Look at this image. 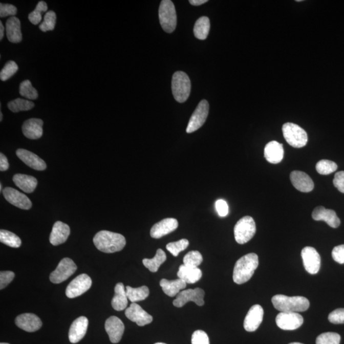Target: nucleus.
<instances>
[{
  "instance_id": "1",
  "label": "nucleus",
  "mask_w": 344,
  "mask_h": 344,
  "mask_svg": "<svg viewBox=\"0 0 344 344\" xmlns=\"http://www.w3.org/2000/svg\"><path fill=\"white\" fill-rule=\"evenodd\" d=\"M93 242L99 251L105 253L121 251L126 244V239L121 234L106 230L96 233Z\"/></svg>"
},
{
  "instance_id": "2",
  "label": "nucleus",
  "mask_w": 344,
  "mask_h": 344,
  "mask_svg": "<svg viewBox=\"0 0 344 344\" xmlns=\"http://www.w3.org/2000/svg\"><path fill=\"white\" fill-rule=\"evenodd\" d=\"M259 265L256 254L249 253L240 258L234 265L233 274L234 283L242 285L251 280Z\"/></svg>"
},
{
  "instance_id": "3",
  "label": "nucleus",
  "mask_w": 344,
  "mask_h": 344,
  "mask_svg": "<svg viewBox=\"0 0 344 344\" xmlns=\"http://www.w3.org/2000/svg\"><path fill=\"white\" fill-rule=\"evenodd\" d=\"M273 307L281 312H301L309 308V299L304 296H288L277 294L272 298Z\"/></svg>"
},
{
  "instance_id": "4",
  "label": "nucleus",
  "mask_w": 344,
  "mask_h": 344,
  "mask_svg": "<svg viewBox=\"0 0 344 344\" xmlns=\"http://www.w3.org/2000/svg\"><path fill=\"white\" fill-rule=\"evenodd\" d=\"M191 89V80L186 73L182 71L175 73L171 81V90L175 100L179 103L185 102L189 98Z\"/></svg>"
},
{
  "instance_id": "5",
  "label": "nucleus",
  "mask_w": 344,
  "mask_h": 344,
  "mask_svg": "<svg viewBox=\"0 0 344 344\" xmlns=\"http://www.w3.org/2000/svg\"><path fill=\"white\" fill-rule=\"evenodd\" d=\"M159 19L163 30L171 33L176 30L177 13L174 3L170 0H163L159 8Z\"/></svg>"
},
{
  "instance_id": "6",
  "label": "nucleus",
  "mask_w": 344,
  "mask_h": 344,
  "mask_svg": "<svg viewBox=\"0 0 344 344\" xmlns=\"http://www.w3.org/2000/svg\"><path fill=\"white\" fill-rule=\"evenodd\" d=\"M283 133L286 142L292 147H303L308 141L307 132L298 125L292 122H287L283 125Z\"/></svg>"
},
{
  "instance_id": "7",
  "label": "nucleus",
  "mask_w": 344,
  "mask_h": 344,
  "mask_svg": "<svg viewBox=\"0 0 344 344\" xmlns=\"http://www.w3.org/2000/svg\"><path fill=\"white\" fill-rule=\"evenodd\" d=\"M256 223L253 218L251 216H245L234 226V239L239 244H246L251 241L256 233Z\"/></svg>"
},
{
  "instance_id": "8",
  "label": "nucleus",
  "mask_w": 344,
  "mask_h": 344,
  "mask_svg": "<svg viewBox=\"0 0 344 344\" xmlns=\"http://www.w3.org/2000/svg\"><path fill=\"white\" fill-rule=\"evenodd\" d=\"M77 267L70 258L65 257L61 260L56 270L50 275V281L54 284L64 282L76 272Z\"/></svg>"
},
{
  "instance_id": "9",
  "label": "nucleus",
  "mask_w": 344,
  "mask_h": 344,
  "mask_svg": "<svg viewBox=\"0 0 344 344\" xmlns=\"http://www.w3.org/2000/svg\"><path fill=\"white\" fill-rule=\"evenodd\" d=\"M208 111H209V105L208 101L202 100L198 105L189 119L186 128L187 134H191L197 131L204 124L208 117Z\"/></svg>"
},
{
  "instance_id": "10",
  "label": "nucleus",
  "mask_w": 344,
  "mask_h": 344,
  "mask_svg": "<svg viewBox=\"0 0 344 344\" xmlns=\"http://www.w3.org/2000/svg\"><path fill=\"white\" fill-rule=\"evenodd\" d=\"M205 292L202 289H189L180 292L177 294L176 299H174L173 304L175 307L181 308L188 302H193L197 306H203L205 304L203 300Z\"/></svg>"
},
{
  "instance_id": "11",
  "label": "nucleus",
  "mask_w": 344,
  "mask_h": 344,
  "mask_svg": "<svg viewBox=\"0 0 344 344\" xmlns=\"http://www.w3.org/2000/svg\"><path fill=\"white\" fill-rule=\"evenodd\" d=\"M91 285L92 280L90 276L83 273L75 278L67 286L66 295L69 298H76L88 291Z\"/></svg>"
},
{
  "instance_id": "12",
  "label": "nucleus",
  "mask_w": 344,
  "mask_h": 344,
  "mask_svg": "<svg viewBox=\"0 0 344 344\" xmlns=\"http://www.w3.org/2000/svg\"><path fill=\"white\" fill-rule=\"evenodd\" d=\"M303 323V317L296 312H280L276 317V324L283 330L298 329Z\"/></svg>"
},
{
  "instance_id": "13",
  "label": "nucleus",
  "mask_w": 344,
  "mask_h": 344,
  "mask_svg": "<svg viewBox=\"0 0 344 344\" xmlns=\"http://www.w3.org/2000/svg\"><path fill=\"white\" fill-rule=\"evenodd\" d=\"M305 269L307 272L314 275L319 272L320 267V257L314 247H306L302 251Z\"/></svg>"
},
{
  "instance_id": "14",
  "label": "nucleus",
  "mask_w": 344,
  "mask_h": 344,
  "mask_svg": "<svg viewBox=\"0 0 344 344\" xmlns=\"http://www.w3.org/2000/svg\"><path fill=\"white\" fill-rule=\"evenodd\" d=\"M3 194L8 202L22 209L29 210L32 207V203L29 198L22 192L12 187H6L3 190Z\"/></svg>"
},
{
  "instance_id": "15",
  "label": "nucleus",
  "mask_w": 344,
  "mask_h": 344,
  "mask_svg": "<svg viewBox=\"0 0 344 344\" xmlns=\"http://www.w3.org/2000/svg\"><path fill=\"white\" fill-rule=\"evenodd\" d=\"M127 319L132 322H136L139 327H143L153 322L152 315L148 314L139 305L132 303L125 311Z\"/></svg>"
},
{
  "instance_id": "16",
  "label": "nucleus",
  "mask_w": 344,
  "mask_h": 344,
  "mask_svg": "<svg viewBox=\"0 0 344 344\" xmlns=\"http://www.w3.org/2000/svg\"><path fill=\"white\" fill-rule=\"evenodd\" d=\"M264 311L260 305H254L249 309L244 322V327L247 332H255L263 321Z\"/></svg>"
},
{
  "instance_id": "17",
  "label": "nucleus",
  "mask_w": 344,
  "mask_h": 344,
  "mask_svg": "<svg viewBox=\"0 0 344 344\" xmlns=\"http://www.w3.org/2000/svg\"><path fill=\"white\" fill-rule=\"evenodd\" d=\"M105 328L111 342L117 343L121 340L124 332V325L122 320L116 316H111L106 319Z\"/></svg>"
},
{
  "instance_id": "18",
  "label": "nucleus",
  "mask_w": 344,
  "mask_h": 344,
  "mask_svg": "<svg viewBox=\"0 0 344 344\" xmlns=\"http://www.w3.org/2000/svg\"><path fill=\"white\" fill-rule=\"evenodd\" d=\"M178 226V221L176 219H164L153 226L150 229V236L153 239H160L176 230Z\"/></svg>"
},
{
  "instance_id": "19",
  "label": "nucleus",
  "mask_w": 344,
  "mask_h": 344,
  "mask_svg": "<svg viewBox=\"0 0 344 344\" xmlns=\"http://www.w3.org/2000/svg\"><path fill=\"white\" fill-rule=\"evenodd\" d=\"M17 327L27 332H35L40 330L42 322L37 315L33 314H23L16 317Z\"/></svg>"
},
{
  "instance_id": "20",
  "label": "nucleus",
  "mask_w": 344,
  "mask_h": 344,
  "mask_svg": "<svg viewBox=\"0 0 344 344\" xmlns=\"http://www.w3.org/2000/svg\"><path fill=\"white\" fill-rule=\"evenodd\" d=\"M312 217L315 221H324L330 227L337 228L340 225V219L334 210L319 206L314 208L312 213Z\"/></svg>"
},
{
  "instance_id": "21",
  "label": "nucleus",
  "mask_w": 344,
  "mask_h": 344,
  "mask_svg": "<svg viewBox=\"0 0 344 344\" xmlns=\"http://www.w3.org/2000/svg\"><path fill=\"white\" fill-rule=\"evenodd\" d=\"M292 184L298 191L309 192L314 189L313 181L308 175L302 171H293L290 174Z\"/></svg>"
},
{
  "instance_id": "22",
  "label": "nucleus",
  "mask_w": 344,
  "mask_h": 344,
  "mask_svg": "<svg viewBox=\"0 0 344 344\" xmlns=\"http://www.w3.org/2000/svg\"><path fill=\"white\" fill-rule=\"evenodd\" d=\"M88 324V318L84 316L78 317L72 322L69 333L70 342L76 343L84 337L87 332Z\"/></svg>"
},
{
  "instance_id": "23",
  "label": "nucleus",
  "mask_w": 344,
  "mask_h": 344,
  "mask_svg": "<svg viewBox=\"0 0 344 344\" xmlns=\"http://www.w3.org/2000/svg\"><path fill=\"white\" fill-rule=\"evenodd\" d=\"M16 155L23 163L34 170L43 171L47 168L45 161L30 151L19 148L16 151Z\"/></svg>"
},
{
  "instance_id": "24",
  "label": "nucleus",
  "mask_w": 344,
  "mask_h": 344,
  "mask_svg": "<svg viewBox=\"0 0 344 344\" xmlns=\"http://www.w3.org/2000/svg\"><path fill=\"white\" fill-rule=\"evenodd\" d=\"M42 120L32 118L27 120L23 124V134L29 139L36 140L40 139L43 135Z\"/></svg>"
},
{
  "instance_id": "25",
  "label": "nucleus",
  "mask_w": 344,
  "mask_h": 344,
  "mask_svg": "<svg viewBox=\"0 0 344 344\" xmlns=\"http://www.w3.org/2000/svg\"><path fill=\"white\" fill-rule=\"evenodd\" d=\"M69 226L61 221H57L52 229L49 241L53 246H59L64 243L70 235Z\"/></svg>"
},
{
  "instance_id": "26",
  "label": "nucleus",
  "mask_w": 344,
  "mask_h": 344,
  "mask_svg": "<svg viewBox=\"0 0 344 344\" xmlns=\"http://www.w3.org/2000/svg\"><path fill=\"white\" fill-rule=\"evenodd\" d=\"M283 145L277 141H271L266 145L264 156L268 162L272 164L280 163L284 158Z\"/></svg>"
},
{
  "instance_id": "27",
  "label": "nucleus",
  "mask_w": 344,
  "mask_h": 344,
  "mask_svg": "<svg viewBox=\"0 0 344 344\" xmlns=\"http://www.w3.org/2000/svg\"><path fill=\"white\" fill-rule=\"evenodd\" d=\"M20 20L16 17H10L7 20L6 33L8 40L12 43H19L23 40Z\"/></svg>"
},
{
  "instance_id": "28",
  "label": "nucleus",
  "mask_w": 344,
  "mask_h": 344,
  "mask_svg": "<svg viewBox=\"0 0 344 344\" xmlns=\"http://www.w3.org/2000/svg\"><path fill=\"white\" fill-rule=\"evenodd\" d=\"M177 276L180 280L184 281L186 284H195L202 278V272L198 267H191L182 265L179 267Z\"/></svg>"
},
{
  "instance_id": "29",
  "label": "nucleus",
  "mask_w": 344,
  "mask_h": 344,
  "mask_svg": "<svg viewBox=\"0 0 344 344\" xmlns=\"http://www.w3.org/2000/svg\"><path fill=\"white\" fill-rule=\"evenodd\" d=\"M114 291L115 294L111 302L112 306L117 311H124L128 304V298L123 284L117 283L115 287Z\"/></svg>"
},
{
  "instance_id": "30",
  "label": "nucleus",
  "mask_w": 344,
  "mask_h": 344,
  "mask_svg": "<svg viewBox=\"0 0 344 344\" xmlns=\"http://www.w3.org/2000/svg\"><path fill=\"white\" fill-rule=\"evenodd\" d=\"M13 181L19 188L27 193H31L35 191L38 184L35 177L20 174H15L13 177Z\"/></svg>"
},
{
  "instance_id": "31",
  "label": "nucleus",
  "mask_w": 344,
  "mask_h": 344,
  "mask_svg": "<svg viewBox=\"0 0 344 344\" xmlns=\"http://www.w3.org/2000/svg\"><path fill=\"white\" fill-rule=\"evenodd\" d=\"M187 284L182 280L168 281L163 278L160 281V286L166 295L174 297L180 293L182 289L186 288Z\"/></svg>"
},
{
  "instance_id": "32",
  "label": "nucleus",
  "mask_w": 344,
  "mask_h": 344,
  "mask_svg": "<svg viewBox=\"0 0 344 344\" xmlns=\"http://www.w3.org/2000/svg\"><path fill=\"white\" fill-rule=\"evenodd\" d=\"M126 291L127 298L132 303L144 300L149 295V289H148V287L145 286L137 288L126 286Z\"/></svg>"
},
{
  "instance_id": "33",
  "label": "nucleus",
  "mask_w": 344,
  "mask_h": 344,
  "mask_svg": "<svg viewBox=\"0 0 344 344\" xmlns=\"http://www.w3.org/2000/svg\"><path fill=\"white\" fill-rule=\"evenodd\" d=\"M166 260V255L162 249H158L155 256L152 259H143L142 263L143 265L151 272H157L159 268Z\"/></svg>"
},
{
  "instance_id": "34",
  "label": "nucleus",
  "mask_w": 344,
  "mask_h": 344,
  "mask_svg": "<svg viewBox=\"0 0 344 344\" xmlns=\"http://www.w3.org/2000/svg\"><path fill=\"white\" fill-rule=\"evenodd\" d=\"M210 20L207 17L199 18L195 23L193 31L195 37L199 40H205L209 33Z\"/></svg>"
},
{
  "instance_id": "35",
  "label": "nucleus",
  "mask_w": 344,
  "mask_h": 344,
  "mask_svg": "<svg viewBox=\"0 0 344 344\" xmlns=\"http://www.w3.org/2000/svg\"><path fill=\"white\" fill-rule=\"evenodd\" d=\"M0 242L13 248H19L22 246V240L14 233L1 229L0 231Z\"/></svg>"
},
{
  "instance_id": "36",
  "label": "nucleus",
  "mask_w": 344,
  "mask_h": 344,
  "mask_svg": "<svg viewBox=\"0 0 344 344\" xmlns=\"http://www.w3.org/2000/svg\"><path fill=\"white\" fill-rule=\"evenodd\" d=\"M35 106L32 101L24 99L17 98L8 103V107L13 113H19L20 111H28Z\"/></svg>"
},
{
  "instance_id": "37",
  "label": "nucleus",
  "mask_w": 344,
  "mask_h": 344,
  "mask_svg": "<svg viewBox=\"0 0 344 344\" xmlns=\"http://www.w3.org/2000/svg\"><path fill=\"white\" fill-rule=\"evenodd\" d=\"M20 95L28 100H36L38 94L35 88L33 87L30 80H26L20 83L19 86Z\"/></svg>"
},
{
  "instance_id": "38",
  "label": "nucleus",
  "mask_w": 344,
  "mask_h": 344,
  "mask_svg": "<svg viewBox=\"0 0 344 344\" xmlns=\"http://www.w3.org/2000/svg\"><path fill=\"white\" fill-rule=\"evenodd\" d=\"M48 7L46 3L44 1H40L38 3L35 9L31 12L28 15V19L33 25H38L41 22L42 19L41 13L46 12L48 10Z\"/></svg>"
},
{
  "instance_id": "39",
  "label": "nucleus",
  "mask_w": 344,
  "mask_h": 344,
  "mask_svg": "<svg viewBox=\"0 0 344 344\" xmlns=\"http://www.w3.org/2000/svg\"><path fill=\"white\" fill-rule=\"evenodd\" d=\"M337 165L332 161L322 160L318 161L315 166L316 170L320 175H329L337 170Z\"/></svg>"
},
{
  "instance_id": "40",
  "label": "nucleus",
  "mask_w": 344,
  "mask_h": 344,
  "mask_svg": "<svg viewBox=\"0 0 344 344\" xmlns=\"http://www.w3.org/2000/svg\"><path fill=\"white\" fill-rule=\"evenodd\" d=\"M56 22V15L54 11H49L44 15V22L39 26V28L43 32L48 31H53L55 28Z\"/></svg>"
},
{
  "instance_id": "41",
  "label": "nucleus",
  "mask_w": 344,
  "mask_h": 344,
  "mask_svg": "<svg viewBox=\"0 0 344 344\" xmlns=\"http://www.w3.org/2000/svg\"><path fill=\"white\" fill-rule=\"evenodd\" d=\"M189 242L187 239H181L180 241L166 245V248L174 256H178L180 252L184 251L189 246Z\"/></svg>"
},
{
  "instance_id": "42",
  "label": "nucleus",
  "mask_w": 344,
  "mask_h": 344,
  "mask_svg": "<svg viewBox=\"0 0 344 344\" xmlns=\"http://www.w3.org/2000/svg\"><path fill=\"white\" fill-rule=\"evenodd\" d=\"M184 265L191 267H198L203 262V257L199 251H192L184 257Z\"/></svg>"
},
{
  "instance_id": "43",
  "label": "nucleus",
  "mask_w": 344,
  "mask_h": 344,
  "mask_svg": "<svg viewBox=\"0 0 344 344\" xmlns=\"http://www.w3.org/2000/svg\"><path fill=\"white\" fill-rule=\"evenodd\" d=\"M19 70L16 62L14 61H9L5 64L0 72V79L2 81H6L12 77Z\"/></svg>"
},
{
  "instance_id": "44",
  "label": "nucleus",
  "mask_w": 344,
  "mask_h": 344,
  "mask_svg": "<svg viewBox=\"0 0 344 344\" xmlns=\"http://www.w3.org/2000/svg\"><path fill=\"white\" fill-rule=\"evenodd\" d=\"M340 336L337 333H324L318 336L316 344H340Z\"/></svg>"
},
{
  "instance_id": "45",
  "label": "nucleus",
  "mask_w": 344,
  "mask_h": 344,
  "mask_svg": "<svg viewBox=\"0 0 344 344\" xmlns=\"http://www.w3.org/2000/svg\"><path fill=\"white\" fill-rule=\"evenodd\" d=\"M192 344H210L209 338L204 331L197 330L192 335Z\"/></svg>"
},
{
  "instance_id": "46",
  "label": "nucleus",
  "mask_w": 344,
  "mask_h": 344,
  "mask_svg": "<svg viewBox=\"0 0 344 344\" xmlns=\"http://www.w3.org/2000/svg\"><path fill=\"white\" fill-rule=\"evenodd\" d=\"M328 320L333 324H344V309H338L331 312Z\"/></svg>"
},
{
  "instance_id": "47",
  "label": "nucleus",
  "mask_w": 344,
  "mask_h": 344,
  "mask_svg": "<svg viewBox=\"0 0 344 344\" xmlns=\"http://www.w3.org/2000/svg\"><path fill=\"white\" fill-rule=\"evenodd\" d=\"M17 13L16 7L9 4H0V17L14 16Z\"/></svg>"
},
{
  "instance_id": "48",
  "label": "nucleus",
  "mask_w": 344,
  "mask_h": 344,
  "mask_svg": "<svg viewBox=\"0 0 344 344\" xmlns=\"http://www.w3.org/2000/svg\"><path fill=\"white\" fill-rule=\"evenodd\" d=\"M15 273L11 271H2L0 272V289H3L14 280Z\"/></svg>"
},
{
  "instance_id": "49",
  "label": "nucleus",
  "mask_w": 344,
  "mask_h": 344,
  "mask_svg": "<svg viewBox=\"0 0 344 344\" xmlns=\"http://www.w3.org/2000/svg\"><path fill=\"white\" fill-rule=\"evenodd\" d=\"M332 257L339 264H344V245H340L333 248Z\"/></svg>"
},
{
  "instance_id": "50",
  "label": "nucleus",
  "mask_w": 344,
  "mask_h": 344,
  "mask_svg": "<svg viewBox=\"0 0 344 344\" xmlns=\"http://www.w3.org/2000/svg\"><path fill=\"white\" fill-rule=\"evenodd\" d=\"M333 184L338 191L344 193V171H338L335 174Z\"/></svg>"
},
{
  "instance_id": "51",
  "label": "nucleus",
  "mask_w": 344,
  "mask_h": 344,
  "mask_svg": "<svg viewBox=\"0 0 344 344\" xmlns=\"http://www.w3.org/2000/svg\"><path fill=\"white\" fill-rule=\"evenodd\" d=\"M216 207L219 216L221 217H225L228 214V205L225 200H218L216 203Z\"/></svg>"
},
{
  "instance_id": "52",
  "label": "nucleus",
  "mask_w": 344,
  "mask_h": 344,
  "mask_svg": "<svg viewBox=\"0 0 344 344\" xmlns=\"http://www.w3.org/2000/svg\"><path fill=\"white\" fill-rule=\"evenodd\" d=\"M9 168V164L8 162L7 158L4 154L0 153V170L5 171Z\"/></svg>"
},
{
  "instance_id": "53",
  "label": "nucleus",
  "mask_w": 344,
  "mask_h": 344,
  "mask_svg": "<svg viewBox=\"0 0 344 344\" xmlns=\"http://www.w3.org/2000/svg\"><path fill=\"white\" fill-rule=\"evenodd\" d=\"M207 2L208 0H190L189 3L194 6H199V5L204 4Z\"/></svg>"
},
{
  "instance_id": "54",
  "label": "nucleus",
  "mask_w": 344,
  "mask_h": 344,
  "mask_svg": "<svg viewBox=\"0 0 344 344\" xmlns=\"http://www.w3.org/2000/svg\"><path fill=\"white\" fill-rule=\"evenodd\" d=\"M5 28L2 22H0V40H2L4 36Z\"/></svg>"
},
{
  "instance_id": "55",
  "label": "nucleus",
  "mask_w": 344,
  "mask_h": 344,
  "mask_svg": "<svg viewBox=\"0 0 344 344\" xmlns=\"http://www.w3.org/2000/svg\"><path fill=\"white\" fill-rule=\"evenodd\" d=\"M2 119H3V114L1 113H0V121H2Z\"/></svg>"
},
{
  "instance_id": "56",
  "label": "nucleus",
  "mask_w": 344,
  "mask_h": 344,
  "mask_svg": "<svg viewBox=\"0 0 344 344\" xmlns=\"http://www.w3.org/2000/svg\"><path fill=\"white\" fill-rule=\"evenodd\" d=\"M0 191L2 192V184H0Z\"/></svg>"
},
{
  "instance_id": "57",
  "label": "nucleus",
  "mask_w": 344,
  "mask_h": 344,
  "mask_svg": "<svg viewBox=\"0 0 344 344\" xmlns=\"http://www.w3.org/2000/svg\"><path fill=\"white\" fill-rule=\"evenodd\" d=\"M289 344H303V343H298V342H294V343H289Z\"/></svg>"
},
{
  "instance_id": "58",
  "label": "nucleus",
  "mask_w": 344,
  "mask_h": 344,
  "mask_svg": "<svg viewBox=\"0 0 344 344\" xmlns=\"http://www.w3.org/2000/svg\"><path fill=\"white\" fill-rule=\"evenodd\" d=\"M155 344H166V343L159 342V343H156Z\"/></svg>"
},
{
  "instance_id": "59",
  "label": "nucleus",
  "mask_w": 344,
  "mask_h": 344,
  "mask_svg": "<svg viewBox=\"0 0 344 344\" xmlns=\"http://www.w3.org/2000/svg\"><path fill=\"white\" fill-rule=\"evenodd\" d=\"M0 344H10V343H0Z\"/></svg>"
}]
</instances>
